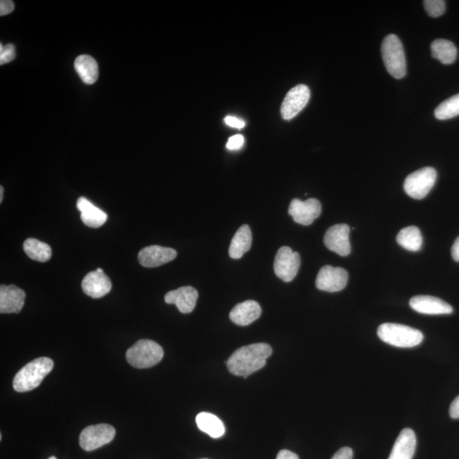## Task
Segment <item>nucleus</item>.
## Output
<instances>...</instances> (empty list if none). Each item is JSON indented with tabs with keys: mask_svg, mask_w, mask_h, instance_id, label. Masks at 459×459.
Segmentation results:
<instances>
[{
	"mask_svg": "<svg viewBox=\"0 0 459 459\" xmlns=\"http://www.w3.org/2000/svg\"><path fill=\"white\" fill-rule=\"evenodd\" d=\"M272 354L269 344L258 343L238 349L226 361L227 369L235 376L247 379L252 373L265 367L266 359Z\"/></svg>",
	"mask_w": 459,
	"mask_h": 459,
	"instance_id": "nucleus-1",
	"label": "nucleus"
},
{
	"mask_svg": "<svg viewBox=\"0 0 459 459\" xmlns=\"http://www.w3.org/2000/svg\"><path fill=\"white\" fill-rule=\"evenodd\" d=\"M54 368V363L48 357H40L32 361L16 373L13 388L18 392H27L39 387Z\"/></svg>",
	"mask_w": 459,
	"mask_h": 459,
	"instance_id": "nucleus-2",
	"label": "nucleus"
},
{
	"mask_svg": "<svg viewBox=\"0 0 459 459\" xmlns=\"http://www.w3.org/2000/svg\"><path fill=\"white\" fill-rule=\"evenodd\" d=\"M377 336L384 343L399 348L415 347L424 340L423 334L418 329L396 323L380 325Z\"/></svg>",
	"mask_w": 459,
	"mask_h": 459,
	"instance_id": "nucleus-3",
	"label": "nucleus"
},
{
	"mask_svg": "<svg viewBox=\"0 0 459 459\" xmlns=\"http://www.w3.org/2000/svg\"><path fill=\"white\" fill-rule=\"evenodd\" d=\"M385 68L394 78L401 79L407 75V62L403 46L395 34L385 37L381 46Z\"/></svg>",
	"mask_w": 459,
	"mask_h": 459,
	"instance_id": "nucleus-4",
	"label": "nucleus"
},
{
	"mask_svg": "<svg viewBox=\"0 0 459 459\" xmlns=\"http://www.w3.org/2000/svg\"><path fill=\"white\" fill-rule=\"evenodd\" d=\"M164 357V350L156 342L141 340L126 352V360L136 368H149L160 363Z\"/></svg>",
	"mask_w": 459,
	"mask_h": 459,
	"instance_id": "nucleus-5",
	"label": "nucleus"
},
{
	"mask_svg": "<svg viewBox=\"0 0 459 459\" xmlns=\"http://www.w3.org/2000/svg\"><path fill=\"white\" fill-rule=\"evenodd\" d=\"M437 170L425 167L410 174L404 182L405 193L417 200L425 198L436 184Z\"/></svg>",
	"mask_w": 459,
	"mask_h": 459,
	"instance_id": "nucleus-6",
	"label": "nucleus"
},
{
	"mask_svg": "<svg viewBox=\"0 0 459 459\" xmlns=\"http://www.w3.org/2000/svg\"><path fill=\"white\" fill-rule=\"evenodd\" d=\"M116 430L112 425L100 424L88 426L79 437L81 448L87 452L98 449L115 439Z\"/></svg>",
	"mask_w": 459,
	"mask_h": 459,
	"instance_id": "nucleus-7",
	"label": "nucleus"
},
{
	"mask_svg": "<svg viewBox=\"0 0 459 459\" xmlns=\"http://www.w3.org/2000/svg\"><path fill=\"white\" fill-rule=\"evenodd\" d=\"M300 266V256L290 247H280L274 261V271L283 282L290 283L295 279Z\"/></svg>",
	"mask_w": 459,
	"mask_h": 459,
	"instance_id": "nucleus-8",
	"label": "nucleus"
},
{
	"mask_svg": "<svg viewBox=\"0 0 459 459\" xmlns=\"http://www.w3.org/2000/svg\"><path fill=\"white\" fill-rule=\"evenodd\" d=\"M348 278V272L343 268L325 266L318 272L316 286L322 291L339 292L347 287Z\"/></svg>",
	"mask_w": 459,
	"mask_h": 459,
	"instance_id": "nucleus-9",
	"label": "nucleus"
},
{
	"mask_svg": "<svg viewBox=\"0 0 459 459\" xmlns=\"http://www.w3.org/2000/svg\"><path fill=\"white\" fill-rule=\"evenodd\" d=\"M311 91L306 85L299 84L287 92L281 107L283 119L290 120L306 108L310 100Z\"/></svg>",
	"mask_w": 459,
	"mask_h": 459,
	"instance_id": "nucleus-10",
	"label": "nucleus"
},
{
	"mask_svg": "<svg viewBox=\"0 0 459 459\" xmlns=\"http://www.w3.org/2000/svg\"><path fill=\"white\" fill-rule=\"evenodd\" d=\"M322 213V205L318 199L310 198L306 201H302L299 199H292L290 202L288 214L298 224L310 226L316 219L320 216Z\"/></svg>",
	"mask_w": 459,
	"mask_h": 459,
	"instance_id": "nucleus-11",
	"label": "nucleus"
},
{
	"mask_svg": "<svg viewBox=\"0 0 459 459\" xmlns=\"http://www.w3.org/2000/svg\"><path fill=\"white\" fill-rule=\"evenodd\" d=\"M350 231V226L347 224L331 226L324 235L325 246L340 256L350 254L351 252Z\"/></svg>",
	"mask_w": 459,
	"mask_h": 459,
	"instance_id": "nucleus-12",
	"label": "nucleus"
},
{
	"mask_svg": "<svg viewBox=\"0 0 459 459\" xmlns=\"http://www.w3.org/2000/svg\"><path fill=\"white\" fill-rule=\"evenodd\" d=\"M81 286L84 294L93 299L104 297L112 287L111 280L101 268L85 276Z\"/></svg>",
	"mask_w": 459,
	"mask_h": 459,
	"instance_id": "nucleus-13",
	"label": "nucleus"
},
{
	"mask_svg": "<svg viewBox=\"0 0 459 459\" xmlns=\"http://www.w3.org/2000/svg\"><path fill=\"white\" fill-rule=\"evenodd\" d=\"M176 256L177 252L172 247L153 245L141 250L138 259L142 266L153 268L174 261Z\"/></svg>",
	"mask_w": 459,
	"mask_h": 459,
	"instance_id": "nucleus-14",
	"label": "nucleus"
},
{
	"mask_svg": "<svg viewBox=\"0 0 459 459\" xmlns=\"http://www.w3.org/2000/svg\"><path fill=\"white\" fill-rule=\"evenodd\" d=\"M26 294L15 285L0 286V312L2 314L19 313L25 304Z\"/></svg>",
	"mask_w": 459,
	"mask_h": 459,
	"instance_id": "nucleus-15",
	"label": "nucleus"
},
{
	"mask_svg": "<svg viewBox=\"0 0 459 459\" xmlns=\"http://www.w3.org/2000/svg\"><path fill=\"white\" fill-rule=\"evenodd\" d=\"M409 304L413 310L425 315H448L453 311L449 304L433 296H415L410 299Z\"/></svg>",
	"mask_w": 459,
	"mask_h": 459,
	"instance_id": "nucleus-16",
	"label": "nucleus"
},
{
	"mask_svg": "<svg viewBox=\"0 0 459 459\" xmlns=\"http://www.w3.org/2000/svg\"><path fill=\"white\" fill-rule=\"evenodd\" d=\"M198 298V291L193 287L186 286L169 291L166 294L164 300L169 304H176L181 313L188 314L196 307Z\"/></svg>",
	"mask_w": 459,
	"mask_h": 459,
	"instance_id": "nucleus-17",
	"label": "nucleus"
},
{
	"mask_svg": "<svg viewBox=\"0 0 459 459\" xmlns=\"http://www.w3.org/2000/svg\"><path fill=\"white\" fill-rule=\"evenodd\" d=\"M261 312V307L258 302L247 300L234 306L230 312V319L238 326H247L257 320Z\"/></svg>",
	"mask_w": 459,
	"mask_h": 459,
	"instance_id": "nucleus-18",
	"label": "nucleus"
},
{
	"mask_svg": "<svg viewBox=\"0 0 459 459\" xmlns=\"http://www.w3.org/2000/svg\"><path fill=\"white\" fill-rule=\"evenodd\" d=\"M416 434L412 429L401 430L389 459H413L416 449Z\"/></svg>",
	"mask_w": 459,
	"mask_h": 459,
	"instance_id": "nucleus-19",
	"label": "nucleus"
},
{
	"mask_svg": "<svg viewBox=\"0 0 459 459\" xmlns=\"http://www.w3.org/2000/svg\"><path fill=\"white\" fill-rule=\"evenodd\" d=\"M77 208L81 212V221H83L85 226L91 227V228H99L107 221L108 214L104 211L97 208L84 197L78 199Z\"/></svg>",
	"mask_w": 459,
	"mask_h": 459,
	"instance_id": "nucleus-20",
	"label": "nucleus"
},
{
	"mask_svg": "<svg viewBox=\"0 0 459 459\" xmlns=\"http://www.w3.org/2000/svg\"><path fill=\"white\" fill-rule=\"evenodd\" d=\"M252 245V233L250 227L247 225H243L239 228L234 235L229 247V255L231 258L238 259H241L247 251L250 250Z\"/></svg>",
	"mask_w": 459,
	"mask_h": 459,
	"instance_id": "nucleus-21",
	"label": "nucleus"
},
{
	"mask_svg": "<svg viewBox=\"0 0 459 459\" xmlns=\"http://www.w3.org/2000/svg\"><path fill=\"white\" fill-rule=\"evenodd\" d=\"M75 67L84 84H95L97 79H98V64L91 56L87 55L79 56L75 60Z\"/></svg>",
	"mask_w": 459,
	"mask_h": 459,
	"instance_id": "nucleus-22",
	"label": "nucleus"
},
{
	"mask_svg": "<svg viewBox=\"0 0 459 459\" xmlns=\"http://www.w3.org/2000/svg\"><path fill=\"white\" fill-rule=\"evenodd\" d=\"M196 423L199 429L208 434L212 438L224 436L226 428L223 422L217 416L209 413H200L196 417Z\"/></svg>",
	"mask_w": 459,
	"mask_h": 459,
	"instance_id": "nucleus-23",
	"label": "nucleus"
},
{
	"mask_svg": "<svg viewBox=\"0 0 459 459\" xmlns=\"http://www.w3.org/2000/svg\"><path fill=\"white\" fill-rule=\"evenodd\" d=\"M432 54L442 64L450 65L456 60L458 51L455 44L448 39H439L432 42Z\"/></svg>",
	"mask_w": 459,
	"mask_h": 459,
	"instance_id": "nucleus-24",
	"label": "nucleus"
},
{
	"mask_svg": "<svg viewBox=\"0 0 459 459\" xmlns=\"http://www.w3.org/2000/svg\"><path fill=\"white\" fill-rule=\"evenodd\" d=\"M396 242L403 249L416 252L421 250L423 238L417 226H408L399 231L396 235Z\"/></svg>",
	"mask_w": 459,
	"mask_h": 459,
	"instance_id": "nucleus-25",
	"label": "nucleus"
},
{
	"mask_svg": "<svg viewBox=\"0 0 459 459\" xmlns=\"http://www.w3.org/2000/svg\"><path fill=\"white\" fill-rule=\"evenodd\" d=\"M23 250L31 259L39 262H47L52 256V250L47 243L40 242L38 239L28 238L23 243Z\"/></svg>",
	"mask_w": 459,
	"mask_h": 459,
	"instance_id": "nucleus-26",
	"label": "nucleus"
},
{
	"mask_svg": "<svg viewBox=\"0 0 459 459\" xmlns=\"http://www.w3.org/2000/svg\"><path fill=\"white\" fill-rule=\"evenodd\" d=\"M459 115V94L446 99L434 110V117L439 120L453 119Z\"/></svg>",
	"mask_w": 459,
	"mask_h": 459,
	"instance_id": "nucleus-27",
	"label": "nucleus"
},
{
	"mask_svg": "<svg viewBox=\"0 0 459 459\" xmlns=\"http://www.w3.org/2000/svg\"><path fill=\"white\" fill-rule=\"evenodd\" d=\"M424 6L427 14L432 18H439L444 15L446 11L444 0H425Z\"/></svg>",
	"mask_w": 459,
	"mask_h": 459,
	"instance_id": "nucleus-28",
	"label": "nucleus"
},
{
	"mask_svg": "<svg viewBox=\"0 0 459 459\" xmlns=\"http://www.w3.org/2000/svg\"><path fill=\"white\" fill-rule=\"evenodd\" d=\"M15 58V47L14 44H8L4 46H0V65L12 62Z\"/></svg>",
	"mask_w": 459,
	"mask_h": 459,
	"instance_id": "nucleus-29",
	"label": "nucleus"
},
{
	"mask_svg": "<svg viewBox=\"0 0 459 459\" xmlns=\"http://www.w3.org/2000/svg\"><path fill=\"white\" fill-rule=\"evenodd\" d=\"M243 144H245V137L242 135H235L229 138L226 148L231 151H235V150L242 148Z\"/></svg>",
	"mask_w": 459,
	"mask_h": 459,
	"instance_id": "nucleus-30",
	"label": "nucleus"
},
{
	"mask_svg": "<svg viewBox=\"0 0 459 459\" xmlns=\"http://www.w3.org/2000/svg\"><path fill=\"white\" fill-rule=\"evenodd\" d=\"M14 3L10 0H2L0 2V15H6L11 13L14 11Z\"/></svg>",
	"mask_w": 459,
	"mask_h": 459,
	"instance_id": "nucleus-31",
	"label": "nucleus"
},
{
	"mask_svg": "<svg viewBox=\"0 0 459 459\" xmlns=\"http://www.w3.org/2000/svg\"><path fill=\"white\" fill-rule=\"evenodd\" d=\"M353 451L350 448H342L338 451L331 459H352Z\"/></svg>",
	"mask_w": 459,
	"mask_h": 459,
	"instance_id": "nucleus-32",
	"label": "nucleus"
},
{
	"mask_svg": "<svg viewBox=\"0 0 459 459\" xmlns=\"http://www.w3.org/2000/svg\"><path fill=\"white\" fill-rule=\"evenodd\" d=\"M225 123L233 128L243 129L245 126V122L238 119V117L228 116L225 119Z\"/></svg>",
	"mask_w": 459,
	"mask_h": 459,
	"instance_id": "nucleus-33",
	"label": "nucleus"
},
{
	"mask_svg": "<svg viewBox=\"0 0 459 459\" xmlns=\"http://www.w3.org/2000/svg\"><path fill=\"white\" fill-rule=\"evenodd\" d=\"M450 416L454 420L459 418V396L455 398L449 409Z\"/></svg>",
	"mask_w": 459,
	"mask_h": 459,
	"instance_id": "nucleus-34",
	"label": "nucleus"
},
{
	"mask_svg": "<svg viewBox=\"0 0 459 459\" xmlns=\"http://www.w3.org/2000/svg\"><path fill=\"white\" fill-rule=\"evenodd\" d=\"M276 459H299L297 454L291 452L288 450H282L278 454Z\"/></svg>",
	"mask_w": 459,
	"mask_h": 459,
	"instance_id": "nucleus-35",
	"label": "nucleus"
},
{
	"mask_svg": "<svg viewBox=\"0 0 459 459\" xmlns=\"http://www.w3.org/2000/svg\"><path fill=\"white\" fill-rule=\"evenodd\" d=\"M452 256L455 261L459 262V237L452 247Z\"/></svg>",
	"mask_w": 459,
	"mask_h": 459,
	"instance_id": "nucleus-36",
	"label": "nucleus"
},
{
	"mask_svg": "<svg viewBox=\"0 0 459 459\" xmlns=\"http://www.w3.org/2000/svg\"><path fill=\"white\" fill-rule=\"evenodd\" d=\"M3 197H4V188L3 186H0V202H3Z\"/></svg>",
	"mask_w": 459,
	"mask_h": 459,
	"instance_id": "nucleus-37",
	"label": "nucleus"
},
{
	"mask_svg": "<svg viewBox=\"0 0 459 459\" xmlns=\"http://www.w3.org/2000/svg\"><path fill=\"white\" fill-rule=\"evenodd\" d=\"M48 459H58V458H56L54 457V456H52V457H51V458H49Z\"/></svg>",
	"mask_w": 459,
	"mask_h": 459,
	"instance_id": "nucleus-38",
	"label": "nucleus"
},
{
	"mask_svg": "<svg viewBox=\"0 0 459 459\" xmlns=\"http://www.w3.org/2000/svg\"><path fill=\"white\" fill-rule=\"evenodd\" d=\"M201 459H208V458H201Z\"/></svg>",
	"mask_w": 459,
	"mask_h": 459,
	"instance_id": "nucleus-39",
	"label": "nucleus"
}]
</instances>
